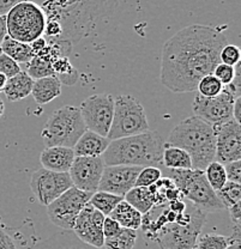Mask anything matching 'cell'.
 <instances>
[{
	"instance_id": "obj_12",
	"label": "cell",
	"mask_w": 241,
	"mask_h": 249,
	"mask_svg": "<svg viewBox=\"0 0 241 249\" xmlns=\"http://www.w3.org/2000/svg\"><path fill=\"white\" fill-rule=\"evenodd\" d=\"M114 101L111 93H96L80 103V115L88 131L107 137L113 121Z\"/></svg>"
},
{
	"instance_id": "obj_24",
	"label": "cell",
	"mask_w": 241,
	"mask_h": 249,
	"mask_svg": "<svg viewBox=\"0 0 241 249\" xmlns=\"http://www.w3.org/2000/svg\"><path fill=\"white\" fill-rule=\"evenodd\" d=\"M162 165H165L167 169H192V160L185 150L165 144Z\"/></svg>"
},
{
	"instance_id": "obj_33",
	"label": "cell",
	"mask_w": 241,
	"mask_h": 249,
	"mask_svg": "<svg viewBox=\"0 0 241 249\" xmlns=\"http://www.w3.org/2000/svg\"><path fill=\"white\" fill-rule=\"evenodd\" d=\"M27 72L30 77L35 79H40L43 77L54 76L53 69H52L51 62L43 60V59L38 58V56H34V58L27 64Z\"/></svg>"
},
{
	"instance_id": "obj_11",
	"label": "cell",
	"mask_w": 241,
	"mask_h": 249,
	"mask_svg": "<svg viewBox=\"0 0 241 249\" xmlns=\"http://www.w3.org/2000/svg\"><path fill=\"white\" fill-rule=\"evenodd\" d=\"M92 196L72 186L47 206V214L51 222L60 229L72 231L76 218L90 201Z\"/></svg>"
},
{
	"instance_id": "obj_5",
	"label": "cell",
	"mask_w": 241,
	"mask_h": 249,
	"mask_svg": "<svg viewBox=\"0 0 241 249\" xmlns=\"http://www.w3.org/2000/svg\"><path fill=\"white\" fill-rule=\"evenodd\" d=\"M167 144L185 150L192 160V169L204 171L215 160L216 132L211 124L193 115L172 129Z\"/></svg>"
},
{
	"instance_id": "obj_14",
	"label": "cell",
	"mask_w": 241,
	"mask_h": 249,
	"mask_svg": "<svg viewBox=\"0 0 241 249\" xmlns=\"http://www.w3.org/2000/svg\"><path fill=\"white\" fill-rule=\"evenodd\" d=\"M105 167L102 157H74L69 170L72 185L87 193H96Z\"/></svg>"
},
{
	"instance_id": "obj_25",
	"label": "cell",
	"mask_w": 241,
	"mask_h": 249,
	"mask_svg": "<svg viewBox=\"0 0 241 249\" xmlns=\"http://www.w3.org/2000/svg\"><path fill=\"white\" fill-rule=\"evenodd\" d=\"M124 200L128 201L139 213L145 214L155 206L154 196L149 187H133L126 193Z\"/></svg>"
},
{
	"instance_id": "obj_13",
	"label": "cell",
	"mask_w": 241,
	"mask_h": 249,
	"mask_svg": "<svg viewBox=\"0 0 241 249\" xmlns=\"http://www.w3.org/2000/svg\"><path fill=\"white\" fill-rule=\"evenodd\" d=\"M72 185L69 173H56L47 169L35 170L30 178V188L36 199L43 206L47 207Z\"/></svg>"
},
{
	"instance_id": "obj_20",
	"label": "cell",
	"mask_w": 241,
	"mask_h": 249,
	"mask_svg": "<svg viewBox=\"0 0 241 249\" xmlns=\"http://www.w3.org/2000/svg\"><path fill=\"white\" fill-rule=\"evenodd\" d=\"M61 93V83L56 76L34 80L32 95L38 106L47 105Z\"/></svg>"
},
{
	"instance_id": "obj_30",
	"label": "cell",
	"mask_w": 241,
	"mask_h": 249,
	"mask_svg": "<svg viewBox=\"0 0 241 249\" xmlns=\"http://www.w3.org/2000/svg\"><path fill=\"white\" fill-rule=\"evenodd\" d=\"M233 243L237 242H233L229 236L210 232L198 236L194 249H227Z\"/></svg>"
},
{
	"instance_id": "obj_36",
	"label": "cell",
	"mask_w": 241,
	"mask_h": 249,
	"mask_svg": "<svg viewBox=\"0 0 241 249\" xmlns=\"http://www.w3.org/2000/svg\"><path fill=\"white\" fill-rule=\"evenodd\" d=\"M240 59L241 51L239 47L235 45H225L220 53V61L228 66L235 67L238 64H240Z\"/></svg>"
},
{
	"instance_id": "obj_18",
	"label": "cell",
	"mask_w": 241,
	"mask_h": 249,
	"mask_svg": "<svg viewBox=\"0 0 241 249\" xmlns=\"http://www.w3.org/2000/svg\"><path fill=\"white\" fill-rule=\"evenodd\" d=\"M74 149L64 146L46 147L40 155V162L43 169L56 173H69L74 160Z\"/></svg>"
},
{
	"instance_id": "obj_3",
	"label": "cell",
	"mask_w": 241,
	"mask_h": 249,
	"mask_svg": "<svg viewBox=\"0 0 241 249\" xmlns=\"http://www.w3.org/2000/svg\"><path fill=\"white\" fill-rule=\"evenodd\" d=\"M34 1V0H33ZM46 19L56 20L63 34L58 41L76 43L87 37L101 20L115 12L119 0H36Z\"/></svg>"
},
{
	"instance_id": "obj_32",
	"label": "cell",
	"mask_w": 241,
	"mask_h": 249,
	"mask_svg": "<svg viewBox=\"0 0 241 249\" xmlns=\"http://www.w3.org/2000/svg\"><path fill=\"white\" fill-rule=\"evenodd\" d=\"M217 196L221 200L222 204L225 209H229V207L234 206L235 204L240 202L241 199V187L240 183L230 182L227 181L225 185L222 187L220 191L216 192Z\"/></svg>"
},
{
	"instance_id": "obj_15",
	"label": "cell",
	"mask_w": 241,
	"mask_h": 249,
	"mask_svg": "<svg viewBox=\"0 0 241 249\" xmlns=\"http://www.w3.org/2000/svg\"><path fill=\"white\" fill-rule=\"evenodd\" d=\"M105 218L106 216H103L100 211L93 207L90 202H88L76 218L72 231L85 245L94 248H103Z\"/></svg>"
},
{
	"instance_id": "obj_22",
	"label": "cell",
	"mask_w": 241,
	"mask_h": 249,
	"mask_svg": "<svg viewBox=\"0 0 241 249\" xmlns=\"http://www.w3.org/2000/svg\"><path fill=\"white\" fill-rule=\"evenodd\" d=\"M108 217L116 220L121 228L136 230V231L142 225V213H139L125 200L119 202Z\"/></svg>"
},
{
	"instance_id": "obj_17",
	"label": "cell",
	"mask_w": 241,
	"mask_h": 249,
	"mask_svg": "<svg viewBox=\"0 0 241 249\" xmlns=\"http://www.w3.org/2000/svg\"><path fill=\"white\" fill-rule=\"evenodd\" d=\"M142 167L134 165H106L98 183L97 191L107 192L118 196H125L134 187Z\"/></svg>"
},
{
	"instance_id": "obj_7",
	"label": "cell",
	"mask_w": 241,
	"mask_h": 249,
	"mask_svg": "<svg viewBox=\"0 0 241 249\" xmlns=\"http://www.w3.org/2000/svg\"><path fill=\"white\" fill-rule=\"evenodd\" d=\"M87 131L80 110L74 106H63L49 115L41 132L46 147L64 146L74 149L76 142Z\"/></svg>"
},
{
	"instance_id": "obj_28",
	"label": "cell",
	"mask_w": 241,
	"mask_h": 249,
	"mask_svg": "<svg viewBox=\"0 0 241 249\" xmlns=\"http://www.w3.org/2000/svg\"><path fill=\"white\" fill-rule=\"evenodd\" d=\"M52 69H53L54 76L58 78L61 84L74 85L78 79V72L72 66L67 56H61L52 62Z\"/></svg>"
},
{
	"instance_id": "obj_47",
	"label": "cell",
	"mask_w": 241,
	"mask_h": 249,
	"mask_svg": "<svg viewBox=\"0 0 241 249\" xmlns=\"http://www.w3.org/2000/svg\"><path fill=\"white\" fill-rule=\"evenodd\" d=\"M6 82H7V77H5L4 74L0 73V92L4 91V88L5 85H6Z\"/></svg>"
},
{
	"instance_id": "obj_45",
	"label": "cell",
	"mask_w": 241,
	"mask_h": 249,
	"mask_svg": "<svg viewBox=\"0 0 241 249\" xmlns=\"http://www.w3.org/2000/svg\"><path fill=\"white\" fill-rule=\"evenodd\" d=\"M241 96L237 97L234 105H233V119H234L237 123L240 124L241 121Z\"/></svg>"
},
{
	"instance_id": "obj_40",
	"label": "cell",
	"mask_w": 241,
	"mask_h": 249,
	"mask_svg": "<svg viewBox=\"0 0 241 249\" xmlns=\"http://www.w3.org/2000/svg\"><path fill=\"white\" fill-rule=\"evenodd\" d=\"M121 230V227L116 220L112 219L111 217H106L105 222H103V235L106 237H112V236L116 235Z\"/></svg>"
},
{
	"instance_id": "obj_39",
	"label": "cell",
	"mask_w": 241,
	"mask_h": 249,
	"mask_svg": "<svg viewBox=\"0 0 241 249\" xmlns=\"http://www.w3.org/2000/svg\"><path fill=\"white\" fill-rule=\"evenodd\" d=\"M225 175H227V181L230 182L240 183L241 182V160H235L224 164Z\"/></svg>"
},
{
	"instance_id": "obj_42",
	"label": "cell",
	"mask_w": 241,
	"mask_h": 249,
	"mask_svg": "<svg viewBox=\"0 0 241 249\" xmlns=\"http://www.w3.org/2000/svg\"><path fill=\"white\" fill-rule=\"evenodd\" d=\"M47 43H48L47 40H46V38L43 37V36H41V37L36 38V40H34L33 42H30L29 46H30V48H32L34 56L37 55V54L40 53V52H42L43 49H45L46 47H47Z\"/></svg>"
},
{
	"instance_id": "obj_26",
	"label": "cell",
	"mask_w": 241,
	"mask_h": 249,
	"mask_svg": "<svg viewBox=\"0 0 241 249\" xmlns=\"http://www.w3.org/2000/svg\"><path fill=\"white\" fill-rule=\"evenodd\" d=\"M0 48H1V53L6 54L17 64H28L34 58L33 51L28 43L19 42L10 36L5 37V40L0 45Z\"/></svg>"
},
{
	"instance_id": "obj_4",
	"label": "cell",
	"mask_w": 241,
	"mask_h": 249,
	"mask_svg": "<svg viewBox=\"0 0 241 249\" xmlns=\"http://www.w3.org/2000/svg\"><path fill=\"white\" fill-rule=\"evenodd\" d=\"M165 142L155 131L137 136L112 140L101 156L105 165H134L157 167L162 165Z\"/></svg>"
},
{
	"instance_id": "obj_31",
	"label": "cell",
	"mask_w": 241,
	"mask_h": 249,
	"mask_svg": "<svg viewBox=\"0 0 241 249\" xmlns=\"http://www.w3.org/2000/svg\"><path fill=\"white\" fill-rule=\"evenodd\" d=\"M204 175H205L206 181L209 182L210 187L214 189L215 192L220 191L227 182V175H225L224 165L221 163L211 162L208 167L204 170Z\"/></svg>"
},
{
	"instance_id": "obj_1",
	"label": "cell",
	"mask_w": 241,
	"mask_h": 249,
	"mask_svg": "<svg viewBox=\"0 0 241 249\" xmlns=\"http://www.w3.org/2000/svg\"><path fill=\"white\" fill-rule=\"evenodd\" d=\"M228 45L224 34L209 25L192 24L179 30L163 45L161 82L175 93L193 92L199 80L212 74L220 53Z\"/></svg>"
},
{
	"instance_id": "obj_48",
	"label": "cell",
	"mask_w": 241,
	"mask_h": 249,
	"mask_svg": "<svg viewBox=\"0 0 241 249\" xmlns=\"http://www.w3.org/2000/svg\"><path fill=\"white\" fill-rule=\"evenodd\" d=\"M5 113V105H4V101L0 98V118H1L2 115H4Z\"/></svg>"
},
{
	"instance_id": "obj_46",
	"label": "cell",
	"mask_w": 241,
	"mask_h": 249,
	"mask_svg": "<svg viewBox=\"0 0 241 249\" xmlns=\"http://www.w3.org/2000/svg\"><path fill=\"white\" fill-rule=\"evenodd\" d=\"M7 36V25H6V16H0V45L5 37Z\"/></svg>"
},
{
	"instance_id": "obj_50",
	"label": "cell",
	"mask_w": 241,
	"mask_h": 249,
	"mask_svg": "<svg viewBox=\"0 0 241 249\" xmlns=\"http://www.w3.org/2000/svg\"><path fill=\"white\" fill-rule=\"evenodd\" d=\"M0 54H1V48H0Z\"/></svg>"
},
{
	"instance_id": "obj_34",
	"label": "cell",
	"mask_w": 241,
	"mask_h": 249,
	"mask_svg": "<svg viewBox=\"0 0 241 249\" xmlns=\"http://www.w3.org/2000/svg\"><path fill=\"white\" fill-rule=\"evenodd\" d=\"M199 95L203 97H215L223 90V85L214 74H208L199 80L197 85Z\"/></svg>"
},
{
	"instance_id": "obj_37",
	"label": "cell",
	"mask_w": 241,
	"mask_h": 249,
	"mask_svg": "<svg viewBox=\"0 0 241 249\" xmlns=\"http://www.w3.org/2000/svg\"><path fill=\"white\" fill-rule=\"evenodd\" d=\"M212 74L222 83V85H228L234 80L235 74H237V70H235V67L228 66V65L220 62V64L215 67Z\"/></svg>"
},
{
	"instance_id": "obj_27",
	"label": "cell",
	"mask_w": 241,
	"mask_h": 249,
	"mask_svg": "<svg viewBox=\"0 0 241 249\" xmlns=\"http://www.w3.org/2000/svg\"><path fill=\"white\" fill-rule=\"evenodd\" d=\"M137 241V231L121 228V230L112 237H106L103 249H133Z\"/></svg>"
},
{
	"instance_id": "obj_38",
	"label": "cell",
	"mask_w": 241,
	"mask_h": 249,
	"mask_svg": "<svg viewBox=\"0 0 241 249\" xmlns=\"http://www.w3.org/2000/svg\"><path fill=\"white\" fill-rule=\"evenodd\" d=\"M22 71L20 70L19 64H17L16 61L12 60L10 56H7L6 54L1 53L0 54V73L4 74L5 77H7V79L14 76H16L17 73Z\"/></svg>"
},
{
	"instance_id": "obj_19",
	"label": "cell",
	"mask_w": 241,
	"mask_h": 249,
	"mask_svg": "<svg viewBox=\"0 0 241 249\" xmlns=\"http://www.w3.org/2000/svg\"><path fill=\"white\" fill-rule=\"evenodd\" d=\"M111 140L107 137L94 133L92 131H85L82 137L74 146L76 157H101L107 150Z\"/></svg>"
},
{
	"instance_id": "obj_23",
	"label": "cell",
	"mask_w": 241,
	"mask_h": 249,
	"mask_svg": "<svg viewBox=\"0 0 241 249\" xmlns=\"http://www.w3.org/2000/svg\"><path fill=\"white\" fill-rule=\"evenodd\" d=\"M37 249H103L94 248L85 245L74 235V231H66L56 233L53 237L48 238L43 243H41Z\"/></svg>"
},
{
	"instance_id": "obj_10",
	"label": "cell",
	"mask_w": 241,
	"mask_h": 249,
	"mask_svg": "<svg viewBox=\"0 0 241 249\" xmlns=\"http://www.w3.org/2000/svg\"><path fill=\"white\" fill-rule=\"evenodd\" d=\"M148 131L149 123L142 103L131 95L118 96L114 101L113 121L107 138L112 142Z\"/></svg>"
},
{
	"instance_id": "obj_35",
	"label": "cell",
	"mask_w": 241,
	"mask_h": 249,
	"mask_svg": "<svg viewBox=\"0 0 241 249\" xmlns=\"http://www.w3.org/2000/svg\"><path fill=\"white\" fill-rule=\"evenodd\" d=\"M162 178V171L157 167H144L139 171L134 187H150Z\"/></svg>"
},
{
	"instance_id": "obj_29",
	"label": "cell",
	"mask_w": 241,
	"mask_h": 249,
	"mask_svg": "<svg viewBox=\"0 0 241 249\" xmlns=\"http://www.w3.org/2000/svg\"><path fill=\"white\" fill-rule=\"evenodd\" d=\"M123 196H114V194L107 193V192H100L97 191L96 193H94L90 198V204L93 205L94 209H96L97 211H100L103 216H110L111 212L113 211L116 207V205L120 201H123Z\"/></svg>"
},
{
	"instance_id": "obj_6",
	"label": "cell",
	"mask_w": 241,
	"mask_h": 249,
	"mask_svg": "<svg viewBox=\"0 0 241 249\" xmlns=\"http://www.w3.org/2000/svg\"><path fill=\"white\" fill-rule=\"evenodd\" d=\"M169 178L174 182L184 199L192 202L206 213L224 211L216 192L206 181L203 170L197 169H167Z\"/></svg>"
},
{
	"instance_id": "obj_44",
	"label": "cell",
	"mask_w": 241,
	"mask_h": 249,
	"mask_svg": "<svg viewBox=\"0 0 241 249\" xmlns=\"http://www.w3.org/2000/svg\"><path fill=\"white\" fill-rule=\"evenodd\" d=\"M230 214V219H232L233 223H240V218H241V207H240V202L235 204L234 206L229 207L228 209Z\"/></svg>"
},
{
	"instance_id": "obj_9",
	"label": "cell",
	"mask_w": 241,
	"mask_h": 249,
	"mask_svg": "<svg viewBox=\"0 0 241 249\" xmlns=\"http://www.w3.org/2000/svg\"><path fill=\"white\" fill-rule=\"evenodd\" d=\"M46 20L45 12L35 1L23 0L7 12V36L29 45L43 35Z\"/></svg>"
},
{
	"instance_id": "obj_2",
	"label": "cell",
	"mask_w": 241,
	"mask_h": 249,
	"mask_svg": "<svg viewBox=\"0 0 241 249\" xmlns=\"http://www.w3.org/2000/svg\"><path fill=\"white\" fill-rule=\"evenodd\" d=\"M205 220L206 212L192 202L184 211H174L165 204L142 214L141 228L161 249H194Z\"/></svg>"
},
{
	"instance_id": "obj_8",
	"label": "cell",
	"mask_w": 241,
	"mask_h": 249,
	"mask_svg": "<svg viewBox=\"0 0 241 249\" xmlns=\"http://www.w3.org/2000/svg\"><path fill=\"white\" fill-rule=\"evenodd\" d=\"M237 70V69H235ZM240 71L237 70L234 80L230 84L223 85V90L215 97H203L198 93L194 97L192 110L194 116L219 127L233 119V105L240 95Z\"/></svg>"
},
{
	"instance_id": "obj_41",
	"label": "cell",
	"mask_w": 241,
	"mask_h": 249,
	"mask_svg": "<svg viewBox=\"0 0 241 249\" xmlns=\"http://www.w3.org/2000/svg\"><path fill=\"white\" fill-rule=\"evenodd\" d=\"M0 249H18L14 238L1 229H0Z\"/></svg>"
},
{
	"instance_id": "obj_16",
	"label": "cell",
	"mask_w": 241,
	"mask_h": 249,
	"mask_svg": "<svg viewBox=\"0 0 241 249\" xmlns=\"http://www.w3.org/2000/svg\"><path fill=\"white\" fill-rule=\"evenodd\" d=\"M216 132V155L215 160L221 164L241 160V126L232 119L219 127Z\"/></svg>"
},
{
	"instance_id": "obj_21",
	"label": "cell",
	"mask_w": 241,
	"mask_h": 249,
	"mask_svg": "<svg viewBox=\"0 0 241 249\" xmlns=\"http://www.w3.org/2000/svg\"><path fill=\"white\" fill-rule=\"evenodd\" d=\"M34 79L25 71H20L16 76L7 79L4 88L5 96L11 102L24 100L32 93Z\"/></svg>"
},
{
	"instance_id": "obj_49",
	"label": "cell",
	"mask_w": 241,
	"mask_h": 249,
	"mask_svg": "<svg viewBox=\"0 0 241 249\" xmlns=\"http://www.w3.org/2000/svg\"><path fill=\"white\" fill-rule=\"evenodd\" d=\"M227 249H241V246L239 242H237V243H233V245H230Z\"/></svg>"
},
{
	"instance_id": "obj_43",
	"label": "cell",
	"mask_w": 241,
	"mask_h": 249,
	"mask_svg": "<svg viewBox=\"0 0 241 249\" xmlns=\"http://www.w3.org/2000/svg\"><path fill=\"white\" fill-rule=\"evenodd\" d=\"M23 0H0V16H6L7 12Z\"/></svg>"
}]
</instances>
